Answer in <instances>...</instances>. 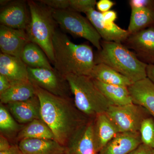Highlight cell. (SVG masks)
<instances>
[{
	"label": "cell",
	"mask_w": 154,
	"mask_h": 154,
	"mask_svg": "<svg viewBox=\"0 0 154 154\" xmlns=\"http://www.w3.org/2000/svg\"><path fill=\"white\" fill-rule=\"evenodd\" d=\"M34 86L40 101L42 119L51 130L55 140L66 147L78 131L92 119L77 109L71 97L55 96Z\"/></svg>",
	"instance_id": "cell-1"
},
{
	"label": "cell",
	"mask_w": 154,
	"mask_h": 154,
	"mask_svg": "<svg viewBox=\"0 0 154 154\" xmlns=\"http://www.w3.org/2000/svg\"><path fill=\"white\" fill-rule=\"evenodd\" d=\"M54 68L64 77L72 74L90 77L96 65L93 48L87 44H75L58 29L53 38Z\"/></svg>",
	"instance_id": "cell-2"
},
{
	"label": "cell",
	"mask_w": 154,
	"mask_h": 154,
	"mask_svg": "<svg viewBox=\"0 0 154 154\" xmlns=\"http://www.w3.org/2000/svg\"><path fill=\"white\" fill-rule=\"evenodd\" d=\"M101 45L102 48L95 54L96 64L107 65L133 83L147 78L148 65L124 45L102 40Z\"/></svg>",
	"instance_id": "cell-3"
},
{
	"label": "cell",
	"mask_w": 154,
	"mask_h": 154,
	"mask_svg": "<svg viewBox=\"0 0 154 154\" xmlns=\"http://www.w3.org/2000/svg\"><path fill=\"white\" fill-rule=\"evenodd\" d=\"M28 3L30 17L25 31L30 41L41 48L53 64V38L58 25L53 15L54 9L38 1H28Z\"/></svg>",
	"instance_id": "cell-4"
},
{
	"label": "cell",
	"mask_w": 154,
	"mask_h": 154,
	"mask_svg": "<svg viewBox=\"0 0 154 154\" xmlns=\"http://www.w3.org/2000/svg\"><path fill=\"white\" fill-rule=\"evenodd\" d=\"M68 83L77 109L90 119L105 113L113 105L96 87L89 76L68 75L64 76Z\"/></svg>",
	"instance_id": "cell-5"
},
{
	"label": "cell",
	"mask_w": 154,
	"mask_h": 154,
	"mask_svg": "<svg viewBox=\"0 0 154 154\" xmlns=\"http://www.w3.org/2000/svg\"><path fill=\"white\" fill-rule=\"evenodd\" d=\"M53 17L63 31L77 37L85 38L100 50L101 36L87 17L70 9L54 10Z\"/></svg>",
	"instance_id": "cell-6"
},
{
	"label": "cell",
	"mask_w": 154,
	"mask_h": 154,
	"mask_svg": "<svg viewBox=\"0 0 154 154\" xmlns=\"http://www.w3.org/2000/svg\"><path fill=\"white\" fill-rule=\"evenodd\" d=\"M105 113L119 133L139 132L141 125L150 114L142 106L133 103L122 106L111 105Z\"/></svg>",
	"instance_id": "cell-7"
},
{
	"label": "cell",
	"mask_w": 154,
	"mask_h": 154,
	"mask_svg": "<svg viewBox=\"0 0 154 154\" xmlns=\"http://www.w3.org/2000/svg\"><path fill=\"white\" fill-rule=\"evenodd\" d=\"M29 80L34 85L55 96L71 97V92L64 77L55 69L28 67Z\"/></svg>",
	"instance_id": "cell-8"
},
{
	"label": "cell",
	"mask_w": 154,
	"mask_h": 154,
	"mask_svg": "<svg viewBox=\"0 0 154 154\" xmlns=\"http://www.w3.org/2000/svg\"><path fill=\"white\" fill-rule=\"evenodd\" d=\"M124 43L140 60L147 65L154 64V27L130 34Z\"/></svg>",
	"instance_id": "cell-9"
},
{
	"label": "cell",
	"mask_w": 154,
	"mask_h": 154,
	"mask_svg": "<svg viewBox=\"0 0 154 154\" xmlns=\"http://www.w3.org/2000/svg\"><path fill=\"white\" fill-rule=\"evenodd\" d=\"M30 17L28 1H11L1 9L0 23L9 28L25 30Z\"/></svg>",
	"instance_id": "cell-10"
},
{
	"label": "cell",
	"mask_w": 154,
	"mask_h": 154,
	"mask_svg": "<svg viewBox=\"0 0 154 154\" xmlns=\"http://www.w3.org/2000/svg\"><path fill=\"white\" fill-rule=\"evenodd\" d=\"M85 14L103 40L124 43L130 35L128 30L122 29L115 23L105 22L102 13L95 9L88 11Z\"/></svg>",
	"instance_id": "cell-11"
},
{
	"label": "cell",
	"mask_w": 154,
	"mask_h": 154,
	"mask_svg": "<svg viewBox=\"0 0 154 154\" xmlns=\"http://www.w3.org/2000/svg\"><path fill=\"white\" fill-rule=\"evenodd\" d=\"M30 42L25 30L0 25V48L2 53L20 58L24 48Z\"/></svg>",
	"instance_id": "cell-12"
},
{
	"label": "cell",
	"mask_w": 154,
	"mask_h": 154,
	"mask_svg": "<svg viewBox=\"0 0 154 154\" xmlns=\"http://www.w3.org/2000/svg\"><path fill=\"white\" fill-rule=\"evenodd\" d=\"M94 119L81 127L67 146L68 154H100L94 136Z\"/></svg>",
	"instance_id": "cell-13"
},
{
	"label": "cell",
	"mask_w": 154,
	"mask_h": 154,
	"mask_svg": "<svg viewBox=\"0 0 154 154\" xmlns=\"http://www.w3.org/2000/svg\"><path fill=\"white\" fill-rule=\"evenodd\" d=\"M5 105L20 124L25 125L35 119H42L40 101L36 95L26 101Z\"/></svg>",
	"instance_id": "cell-14"
},
{
	"label": "cell",
	"mask_w": 154,
	"mask_h": 154,
	"mask_svg": "<svg viewBox=\"0 0 154 154\" xmlns=\"http://www.w3.org/2000/svg\"><path fill=\"white\" fill-rule=\"evenodd\" d=\"M142 143L139 132L119 133L100 154H128Z\"/></svg>",
	"instance_id": "cell-15"
},
{
	"label": "cell",
	"mask_w": 154,
	"mask_h": 154,
	"mask_svg": "<svg viewBox=\"0 0 154 154\" xmlns=\"http://www.w3.org/2000/svg\"><path fill=\"white\" fill-rule=\"evenodd\" d=\"M18 145L23 154H68L66 147L54 140L27 139Z\"/></svg>",
	"instance_id": "cell-16"
},
{
	"label": "cell",
	"mask_w": 154,
	"mask_h": 154,
	"mask_svg": "<svg viewBox=\"0 0 154 154\" xmlns=\"http://www.w3.org/2000/svg\"><path fill=\"white\" fill-rule=\"evenodd\" d=\"M133 103L140 105L154 117V84L146 78L128 87Z\"/></svg>",
	"instance_id": "cell-17"
},
{
	"label": "cell",
	"mask_w": 154,
	"mask_h": 154,
	"mask_svg": "<svg viewBox=\"0 0 154 154\" xmlns=\"http://www.w3.org/2000/svg\"><path fill=\"white\" fill-rule=\"evenodd\" d=\"M0 75L7 77L12 82L29 81L28 66L21 58L2 53L0 54Z\"/></svg>",
	"instance_id": "cell-18"
},
{
	"label": "cell",
	"mask_w": 154,
	"mask_h": 154,
	"mask_svg": "<svg viewBox=\"0 0 154 154\" xmlns=\"http://www.w3.org/2000/svg\"><path fill=\"white\" fill-rule=\"evenodd\" d=\"M93 130L94 140L99 152L119 133L106 113L94 118Z\"/></svg>",
	"instance_id": "cell-19"
},
{
	"label": "cell",
	"mask_w": 154,
	"mask_h": 154,
	"mask_svg": "<svg viewBox=\"0 0 154 154\" xmlns=\"http://www.w3.org/2000/svg\"><path fill=\"white\" fill-rule=\"evenodd\" d=\"M36 95L35 87L30 80L14 82L8 90L0 95V103L6 105L23 102Z\"/></svg>",
	"instance_id": "cell-20"
},
{
	"label": "cell",
	"mask_w": 154,
	"mask_h": 154,
	"mask_svg": "<svg viewBox=\"0 0 154 154\" xmlns=\"http://www.w3.org/2000/svg\"><path fill=\"white\" fill-rule=\"evenodd\" d=\"M90 77L93 79L108 85L128 87L133 83L126 77L103 63L95 65Z\"/></svg>",
	"instance_id": "cell-21"
},
{
	"label": "cell",
	"mask_w": 154,
	"mask_h": 154,
	"mask_svg": "<svg viewBox=\"0 0 154 154\" xmlns=\"http://www.w3.org/2000/svg\"><path fill=\"white\" fill-rule=\"evenodd\" d=\"M93 80L96 87L112 105L122 106L133 103L128 87L108 85Z\"/></svg>",
	"instance_id": "cell-22"
},
{
	"label": "cell",
	"mask_w": 154,
	"mask_h": 154,
	"mask_svg": "<svg viewBox=\"0 0 154 154\" xmlns=\"http://www.w3.org/2000/svg\"><path fill=\"white\" fill-rule=\"evenodd\" d=\"M20 58L29 67L54 69L41 48L31 42L24 48Z\"/></svg>",
	"instance_id": "cell-23"
},
{
	"label": "cell",
	"mask_w": 154,
	"mask_h": 154,
	"mask_svg": "<svg viewBox=\"0 0 154 154\" xmlns=\"http://www.w3.org/2000/svg\"><path fill=\"white\" fill-rule=\"evenodd\" d=\"M27 139L54 140V135L47 124L42 119H35L25 125L17 135L15 142Z\"/></svg>",
	"instance_id": "cell-24"
},
{
	"label": "cell",
	"mask_w": 154,
	"mask_h": 154,
	"mask_svg": "<svg viewBox=\"0 0 154 154\" xmlns=\"http://www.w3.org/2000/svg\"><path fill=\"white\" fill-rule=\"evenodd\" d=\"M128 31L130 34L154 27V6L131 9Z\"/></svg>",
	"instance_id": "cell-25"
},
{
	"label": "cell",
	"mask_w": 154,
	"mask_h": 154,
	"mask_svg": "<svg viewBox=\"0 0 154 154\" xmlns=\"http://www.w3.org/2000/svg\"><path fill=\"white\" fill-rule=\"evenodd\" d=\"M24 126L15 120L5 105L0 103L1 134L5 136L9 140L15 142L17 135Z\"/></svg>",
	"instance_id": "cell-26"
},
{
	"label": "cell",
	"mask_w": 154,
	"mask_h": 154,
	"mask_svg": "<svg viewBox=\"0 0 154 154\" xmlns=\"http://www.w3.org/2000/svg\"><path fill=\"white\" fill-rule=\"evenodd\" d=\"M142 143L154 149V120L152 117L143 122L139 131Z\"/></svg>",
	"instance_id": "cell-27"
},
{
	"label": "cell",
	"mask_w": 154,
	"mask_h": 154,
	"mask_svg": "<svg viewBox=\"0 0 154 154\" xmlns=\"http://www.w3.org/2000/svg\"><path fill=\"white\" fill-rule=\"evenodd\" d=\"M69 9L78 13L86 14L91 10L95 9L96 0H69Z\"/></svg>",
	"instance_id": "cell-28"
},
{
	"label": "cell",
	"mask_w": 154,
	"mask_h": 154,
	"mask_svg": "<svg viewBox=\"0 0 154 154\" xmlns=\"http://www.w3.org/2000/svg\"><path fill=\"white\" fill-rule=\"evenodd\" d=\"M40 2L54 10L69 9V0H39Z\"/></svg>",
	"instance_id": "cell-29"
},
{
	"label": "cell",
	"mask_w": 154,
	"mask_h": 154,
	"mask_svg": "<svg viewBox=\"0 0 154 154\" xmlns=\"http://www.w3.org/2000/svg\"><path fill=\"white\" fill-rule=\"evenodd\" d=\"M129 4L131 9L152 7L154 6V1L152 0H130Z\"/></svg>",
	"instance_id": "cell-30"
},
{
	"label": "cell",
	"mask_w": 154,
	"mask_h": 154,
	"mask_svg": "<svg viewBox=\"0 0 154 154\" xmlns=\"http://www.w3.org/2000/svg\"><path fill=\"white\" fill-rule=\"evenodd\" d=\"M115 3L110 0H100L97 2L96 6L99 12L104 13L110 11Z\"/></svg>",
	"instance_id": "cell-31"
},
{
	"label": "cell",
	"mask_w": 154,
	"mask_h": 154,
	"mask_svg": "<svg viewBox=\"0 0 154 154\" xmlns=\"http://www.w3.org/2000/svg\"><path fill=\"white\" fill-rule=\"evenodd\" d=\"M128 154H154V149L142 143Z\"/></svg>",
	"instance_id": "cell-32"
},
{
	"label": "cell",
	"mask_w": 154,
	"mask_h": 154,
	"mask_svg": "<svg viewBox=\"0 0 154 154\" xmlns=\"http://www.w3.org/2000/svg\"><path fill=\"white\" fill-rule=\"evenodd\" d=\"M12 85V82L7 77L0 75V95L8 90Z\"/></svg>",
	"instance_id": "cell-33"
},
{
	"label": "cell",
	"mask_w": 154,
	"mask_h": 154,
	"mask_svg": "<svg viewBox=\"0 0 154 154\" xmlns=\"http://www.w3.org/2000/svg\"><path fill=\"white\" fill-rule=\"evenodd\" d=\"M102 17L104 21L109 23H114L117 19V13L115 11H109L102 13Z\"/></svg>",
	"instance_id": "cell-34"
},
{
	"label": "cell",
	"mask_w": 154,
	"mask_h": 154,
	"mask_svg": "<svg viewBox=\"0 0 154 154\" xmlns=\"http://www.w3.org/2000/svg\"><path fill=\"white\" fill-rule=\"evenodd\" d=\"M12 145L8 139L3 134H0V152L8 150L11 148Z\"/></svg>",
	"instance_id": "cell-35"
},
{
	"label": "cell",
	"mask_w": 154,
	"mask_h": 154,
	"mask_svg": "<svg viewBox=\"0 0 154 154\" xmlns=\"http://www.w3.org/2000/svg\"><path fill=\"white\" fill-rule=\"evenodd\" d=\"M0 154H23L20 150L18 144L12 145L11 148L5 151L0 152Z\"/></svg>",
	"instance_id": "cell-36"
},
{
	"label": "cell",
	"mask_w": 154,
	"mask_h": 154,
	"mask_svg": "<svg viewBox=\"0 0 154 154\" xmlns=\"http://www.w3.org/2000/svg\"><path fill=\"white\" fill-rule=\"evenodd\" d=\"M147 78L154 84V64L148 65L146 68Z\"/></svg>",
	"instance_id": "cell-37"
},
{
	"label": "cell",
	"mask_w": 154,
	"mask_h": 154,
	"mask_svg": "<svg viewBox=\"0 0 154 154\" xmlns=\"http://www.w3.org/2000/svg\"><path fill=\"white\" fill-rule=\"evenodd\" d=\"M11 2V1H9V0H1L0 5L2 7H5V6L7 5Z\"/></svg>",
	"instance_id": "cell-38"
},
{
	"label": "cell",
	"mask_w": 154,
	"mask_h": 154,
	"mask_svg": "<svg viewBox=\"0 0 154 154\" xmlns=\"http://www.w3.org/2000/svg\"></svg>",
	"instance_id": "cell-39"
}]
</instances>
